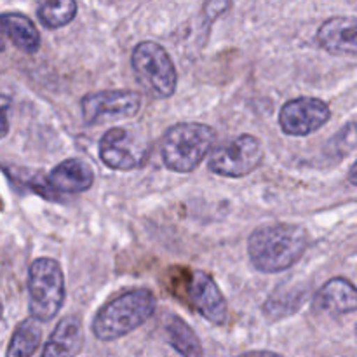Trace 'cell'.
<instances>
[{
	"label": "cell",
	"mask_w": 357,
	"mask_h": 357,
	"mask_svg": "<svg viewBox=\"0 0 357 357\" xmlns=\"http://www.w3.org/2000/svg\"><path fill=\"white\" fill-rule=\"evenodd\" d=\"M264 162V145L255 135H241L225 145L213 149L208 166L223 178H244Z\"/></svg>",
	"instance_id": "obj_6"
},
{
	"label": "cell",
	"mask_w": 357,
	"mask_h": 357,
	"mask_svg": "<svg viewBox=\"0 0 357 357\" xmlns=\"http://www.w3.org/2000/svg\"><path fill=\"white\" fill-rule=\"evenodd\" d=\"M317 42L335 56L357 54V20L354 16H335L321 24Z\"/></svg>",
	"instance_id": "obj_11"
},
{
	"label": "cell",
	"mask_w": 357,
	"mask_h": 357,
	"mask_svg": "<svg viewBox=\"0 0 357 357\" xmlns=\"http://www.w3.org/2000/svg\"><path fill=\"white\" fill-rule=\"evenodd\" d=\"M218 132L201 122H180L164 132L160 157L164 166L174 173H192L215 149Z\"/></svg>",
	"instance_id": "obj_3"
},
{
	"label": "cell",
	"mask_w": 357,
	"mask_h": 357,
	"mask_svg": "<svg viewBox=\"0 0 357 357\" xmlns=\"http://www.w3.org/2000/svg\"><path fill=\"white\" fill-rule=\"evenodd\" d=\"M142 108V96L131 89H107L89 93L80 100L82 119L87 126L132 119Z\"/></svg>",
	"instance_id": "obj_7"
},
{
	"label": "cell",
	"mask_w": 357,
	"mask_h": 357,
	"mask_svg": "<svg viewBox=\"0 0 357 357\" xmlns=\"http://www.w3.org/2000/svg\"><path fill=\"white\" fill-rule=\"evenodd\" d=\"M188 300L194 309L211 324L222 326L227 323L229 305L218 284L209 274L202 271L192 272L190 282H188Z\"/></svg>",
	"instance_id": "obj_10"
},
{
	"label": "cell",
	"mask_w": 357,
	"mask_h": 357,
	"mask_svg": "<svg viewBox=\"0 0 357 357\" xmlns=\"http://www.w3.org/2000/svg\"><path fill=\"white\" fill-rule=\"evenodd\" d=\"M2 314H3V305H2V300H0V319H2Z\"/></svg>",
	"instance_id": "obj_24"
},
{
	"label": "cell",
	"mask_w": 357,
	"mask_h": 357,
	"mask_svg": "<svg viewBox=\"0 0 357 357\" xmlns=\"http://www.w3.org/2000/svg\"><path fill=\"white\" fill-rule=\"evenodd\" d=\"M309 246V232L295 223H271L255 230L248 239V255L255 268L279 274L298 264Z\"/></svg>",
	"instance_id": "obj_1"
},
{
	"label": "cell",
	"mask_w": 357,
	"mask_h": 357,
	"mask_svg": "<svg viewBox=\"0 0 357 357\" xmlns=\"http://www.w3.org/2000/svg\"><path fill=\"white\" fill-rule=\"evenodd\" d=\"M66 286L61 265L47 257L37 258L28 272L30 314L38 323L52 321L65 303Z\"/></svg>",
	"instance_id": "obj_4"
},
{
	"label": "cell",
	"mask_w": 357,
	"mask_h": 357,
	"mask_svg": "<svg viewBox=\"0 0 357 357\" xmlns=\"http://www.w3.org/2000/svg\"><path fill=\"white\" fill-rule=\"evenodd\" d=\"M77 2L59 0V2H44L38 6L37 17L49 30H58L72 23L77 16Z\"/></svg>",
	"instance_id": "obj_18"
},
{
	"label": "cell",
	"mask_w": 357,
	"mask_h": 357,
	"mask_svg": "<svg viewBox=\"0 0 357 357\" xmlns=\"http://www.w3.org/2000/svg\"><path fill=\"white\" fill-rule=\"evenodd\" d=\"M239 357H284L278 352H272V351H250V352H244Z\"/></svg>",
	"instance_id": "obj_21"
},
{
	"label": "cell",
	"mask_w": 357,
	"mask_h": 357,
	"mask_svg": "<svg viewBox=\"0 0 357 357\" xmlns=\"http://www.w3.org/2000/svg\"><path fill=\"white\" fill-rule=\"evenodd\" d=\"M131 66L139 86L155 100H167L176 93V66L169 52L157 42H139L132 49Z\"/></svg>",
	"instance_id": "obj_5"
},
{
	"label": "cell",
	"mask_w": 357,
	"mask_h": 357,
	"mask_svg": "<svg viewBox=\"0 0 357 357\" xmlns=\"http://www.w3.org/2000/svg\"><path fill=\"white\" fill-rule=\"evenodd\" d=\"M164 330L169 345L181 357H204V349L194 328L185 323L180 316L169 314L164 323Z\"/></svg>",
	"instance_id": "obj_16"
},
{
	"label": "cell",
	"mask_w": 357,
	"mask_h": 357,
	"mask_svg": "<svg viewBox=\"0 0 357 357\" xmlns=\"http://www.w3.org/2000/svg\"><path fill=\"white\" fill-rule=\"evenodd\" d=\"M0 33L10 44L26 54H35L40 49V33L28 16L20 13L0 14Z\"/></svg>",
	"instance_id": "obj_15"
},
{
	"label": "cell",
	"mask_w": 357,
	"mask_h": 357,
	"mask_svg": "<svg viewBox=\"0 0 357 357\" xmlns=\"http://www.w3.org/2000/svg\"><path fill=\"white\" fill-rule=\"evenodd\" d=\"M84 324L79 316H65L51 333L40 357H77L82 352Z\"/></svg>",
	"instance_id": "obj_14"
},
{
	"label": "cell",
	"mask_w": 357,
	"mask_h": 357,
	"mask_svg": "<svg viewBox=\"0 0 357 357\" xmlns=\"http://www.w3.org/2000/svg\"><path fill=\"white\" fill-rule=\"evenodd\" d=\"M42 324L33 317L17 324L7 345L6 357H31L40 347Z\"/></svg>",
	"instance_id": "obj_17"
},
{
	"label": "cell",
	"mask_w": 357,
	"mask_h": 357,
	"mask_svg": "<svg viewBox=\"0 0 357 357\" xmlns=\"http://www.w3.org/2000/svg\"><path fill=\"white\" fill-rule=\"evenodd\" d=\"M155 309L157 298L150 289H131L105 303L94 316L91 330L100 342H115L142 328Z\"/></svg>",
	"instance_id": "obj_2"
},
{
	"label": "cell",
	"mask_w": 357,
	"mask_h": 357,
	"mask_svg": "<svg viewBox=\"0 0 357 357\" xmlns=\"http://www.w3.org/2000/svg\"><path fill=\"white\" fill-rule=\"evenodd\" d=\"M331 119L330 105L319 98L300 96L282 105L279 124L284 135L303 138L323 128Z\"/></svg>",
	"instance_id": "obj_9"
},
{
	"label": "cell",
	"mask_w": 357,
	"mask_h": 357,
	"mask_svg": "<svg viewBox=\"0 0 357 357\" xmlns=\"http://www.w3.org/2000/svg\"><path fill=\"white\" fill-rule=\"evenodd\" d=\"M3 49H6V38H3L2 33H0V52H2Z\"/></svg>",
	"instance_id": "obj_23"
},
{
	"label": "cell",
	"mask_w": 357,
	"mask_h": 357,
	"mask_svg": "<svg viewBox=\"0 0 357 357\" xmlns=\"http://www.w3.org/2000/svg\"><path fill=\"white\" fill-rule=\"evenodd\" d=\"M302 300L303 295L300 291H275L265 302L264 314L268 319H282V317L295 314L298 310Z\"/></svg>",
	"instance_id": "obj_19"
},
{
	"label": "cell",
	"mask_w": 357,
	"mask_h": 357,
	"mask_svg": "<svg viewBox=\"0 0 357 357\" xmlns=\"http://www.w3.org/2000/svg\"><path fill=\"white\" fill-rule=\"evenodd\" d=\"M356 286L345 278H333L324 282L314 296V310L328 316H347L356 312Z\"/></svg>",
	"instance_id": "obj_12"
},
{
	"label": "cell",
	"mask_w": 357,
	"mask_h": 357,
	"mask_svg": "<svg viewBox=\"0 0 357 357\" xmlns=\"http://www.w3.org/2000/svg\"><path fill=\"white\" fill-rule=\"evenodd\" d=\"M351 183L356 185V164L351 166Z\"/></svg>",
	"instance_id": "obj_22"
},
{
	"label": "cell",
	"mask_w": 357,
	"mask_h": 357,
	"mask_svg": "<svg viewBox=\"0 0 357 357\" xmlns=\"http://www.w3.org/2000/svg\"><path fill=\"white\" fill-rule=\"evenodd\" d=\"M93 183V167L82 159L63 160L47 174V185L54 194H82L89 190Z\"/></svg>",
	"instance_id": "obj_13"
},
{
	"label": "cell",
	"mask_w": 357,
	"mask_h": 357,
	"mask_svg": "<svg viewBox=\"0 0 357 357\" xmlns=\"http://www.w3.org/2000/svg\"><path fill=\"white\" fill-rule=\"evenodd\" d=\"M13 105L7 94H0V139L6 138L9 135V121H7V114H9V108Z\"/></svg>",
	"instance_id": "obj_20"
},
{
	"label": "cell",
	"mask_w": 357,
	"mask_h": 357,
	"mask_svg": "<svg viewBox=\"0 0 357 357\" xmlns=\"http://www.w3.org/2000/svg\"><path fill=\"white\" fill-rule=\"evenodd\" d=\"M101 162L114 171H135L145 166L150 149L126 128H112L101 136L100 146Z\"/></svg>",
	"instance_id": "obj_8"
}]
</instances>
